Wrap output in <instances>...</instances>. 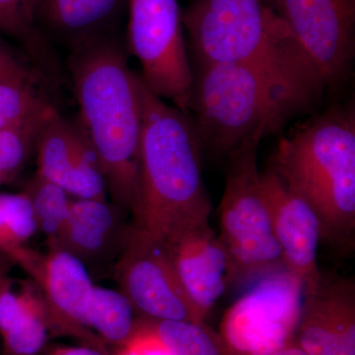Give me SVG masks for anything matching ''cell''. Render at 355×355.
<instances>
[{
  "label": "cell",
  "instance_id": "11",
  "mask_svg": "<svg viewBox=\"0 0 355 355\" xmlns=\"http://www.w3.org/2000/svg\"><path fill=\"white\" fill-rule=\"evenodd\" d=\"M328 86L349 76L355 53V0H268Z\"/></svg>",
  "mask_w": 355,
  "mask_h": 355
},
{
  "label": "cell",
  "instance_id": "15",
  "mask_svg": "<svg viewBox=\"0 0 355 355\" xmlns=\"http://www.w3.org/2000/svg\"><path fill=\"white\" fill-rule=\"evenodd\" d=\"M261 184L284 268L302 280L304 289L314 288L322 275L317 263L319 219L270 168L261 173Z\"/></svg>",
  "mask_w": 355,
  "mask_h": 355
},
{
  "label": "cell",
  "instance_id": "13",
  "mask_svg": "<svg viewBox=\"0 0 355 355\" xmlns=\"http://www.w3.org/2000/svg\"><path fill=\"white\" fill-rule=\"evenodd\" d=\"M293 342L308 355H355L354 282L322 275L304 289Z\"/></svg>",
  "mask_w": 355,
  "mask_h": 355
},
{
  "label": "cell",
  "instance_id": "29",
  "mask_svg": "<svg viewBox=\"0 0 355 355\" xmlns=\"http://www.w3.org/2000/svg\"><path fill=\"white\" fill-rule=\"evenodd\" d=\"M272 355H308L306 354L304 350L301 349L300 347L296 345L295 343L291 342L289 343L288 345H286V347H282L277 352H275V354Z\"/></svg>",
  "mask_w": 355,
  "mask_h": 355
},
{
  "label": "cell",
  "instance_id": "27",
  "mask_svg": "<svg viewBox=\"0 0 355 355\" xmlns=\"http://www.w3.org/2000/svg\"><path fill=\"white\" fill-rule=\"evenodd\" d=\"M0 81L34 83L33 76L0 39Z\"/></svg>",
  "mask_w": 355,
  "mask_h": 355
},
{
  "label": "cell",
  "instance_id": "17",
  "mask_svg": "<svg viewBox=\"0 0 355 355\" xmlns=\"http://www.w3.org/2000/svg\"><path fill=\"white\" fill-rule=\"evenodd\" d=\"M128 0H40L38 23L71 49L114 33Z\"/></svg>",
  "mask_w": 355,
  "mask_h": 355
},
{
  "label": "cell",
  "instance_id": "14",
  "mask_svg": "<svg viewBox=\"0 0 355 355\" xmlns=\"http://www.w3.org/2000/svg\"><path fill=\"white\" fill-rule=\"evenodd\" d=\"M161 241L184 291L205 319L228 287L234 286L223 243L209 222L182 229Z\"/></svg>",
  "mask_w": 355,
  "mask_h": 355
},
{
  "label": "cell",
  "instance_id": "25",
  "mask_svg": "<svg viewBox=\"0 0 355 355\" xmlns=\"http://www.w3.org/2000/svg\"><path fill=\"white\" fill-rule=\"evenodd\" d=\"M50 107L36 92L34 83L0 81V118L8 127L31 120Z\"/></svg>",
  "mask_w": 355,
  "mask_h": 355
},
{
  "label": "cell",
  "instance_id": "26",
  "mask_svg": "<svg viewBox=\"0 0 355 355\" xmlns=\"http://www.w3.org/2000/svg\"><path fill=\"white\" fill-rule=\"evenodd\" d=\"M114 355H170L153 338L150 333L142 328L137 319L135 333L125 345L119 347Z\"/></svg>",
  "mask_w": 355,
  "mask_h": 355
},
{
  "label": "cell",
  "instance_id": "32",
  "mask_svg": "<svg viewBox=\"0 0 355 355\" xmlns=\"http://www.w3.org/2000/svg\"><path fill=\"white\" fill-rule=\"evenodd\" d=\"M7 277H8V275H0V286H1L2 282H3V280L6 279Z\"/></svg>",
  "mask_w": 355,
  "mask_h": 355
},
{
  "label": "cell",
  "instance_id": "12",
  "mask_svg": "<svg viewBox=\"0 0 355 355\" xmlns=\"http://www.w3.org/2000/svg\"><path fill=\"white\" fill-rule=\"evenodd\" d=\"M37 172L73 198L107 200L108 182L101 161L79 123L51 108L36 142Z\"/></svg>",
  "mask_w": 355,
  "mask_h": 355
},
{
  "label": "cell",
  "instance_id": "2",
  "mask_svg": "<svg viewBox=\"0 0 355 355\" xmlns=\"http://www.w3.org/2000/svg\"><path fill=\"white\" fill-rule=\"evenodd\" d=\"M69 67L78 123L101 161L108 193L114 205L132 211L139 184L140 76L114 33L72 49Z\"/></svg>",
  "mask_w": 355,
  "mask_h": 355
},
{
  "label": "cell",
  "instance_id": "6",
  "mask_svg": "<svg viewBox=\"0 0 355 355\" xmlns=\"http://www.w3.org/2000/svg\"><path fill=\"white\" fill-rule=\"evenodd\" d=\"M182 20L198 69L240 64L295 40L266 0H195Z\"/></svg>",
  "mask_w": 355,
  "mask_h": 355
},
{
  "label": "cell",
  "instance_id": "30",
  "mask_svg": "<svg viewBox=\"0 0 355 355\" xmlns=\"http://www.w3.org/2000/svg\"><path fill=\"white\" fill-rule=\"evenodd\" d=\"M13 266H15V263L12 259L0 252V275H8Z\"/></svg>",
  "mask_w": 355,
  "mask_h": 355
},
{
  "label": "cell",
  "instance_id": "20",
  "mask_svg": "<svg viewBox=\"0 0 355 355\" xmlns=\"http://www.w3.org/2000/svg\"><path fill=\"white\" fill-rule=\"evenodd\" d=\"M40 0H0V35L17 40L40 64L51 65V55L38 23Z\"/></svg>",
  "mask_w": 355,
  "mask_h": 355
},
{
  "label": "cell",
  "instance_id": "18",
  "mask_svg": "<svg viewBox=\"0 0 355 355\" xmlns=\"http://www.w3.org/2000/svg\"><path fill=\"white\" fill-rule=\"evenodd\" d=\"M135 313L132 303L123 292L94 286L85 323L106 345L121 347L135 333L137 319Z\"/></svg>",
  "mask_w": 355,
  "mask_h": 355
},
{
  "label": "cell",
  "instance_id": "3",
  "mask_svg": "<svg viewBox=\"0 0 355 355\" xmlns=\"http://www.w3.org/2000/svg\"><path fill=\"white\" fill-rule=\"evenodd\" d=\"M140 96L139 184L132 225L165 240L209 222L211 205L203 183L202 147L189 114L151 92L141 77Z\"/></svg>",
  "mask_w": 355,
  "mask_h": 355
},
{
  "label": "cell",
  "instance_id": "9",
  "mask_svg": "<svg viewBox=\"0 0 355 355\" xmlns=\"http://www.w3.org/2000/svg\"><path fill=\"white\" fill-rule=\"evenodd\" d=\"M114 277L139 317L203 323L184 291L164 243L130 225Z\"/></svg>",
  "mask_w": 355,
  "mask_h": 355
},
{
  "label": "cell",
  "instance_id": "31",
  "mask_svg": "<svg viewBox=\"0 0 355 355\" xmlns=\"http://www.w3.org/2000/svg\"><path fill=\"white\" fill-rule=\"evenodd\" d=\"M10 128L8 127V125H6V123H4V121L2 120L1 118H0V130H4V128Z\"/></svg>",
  "mask_w": 355,
  "mask_h": 355
},
{
  "label": "cell",
  "instance_id": "1",
  "mask_svg": "<svg viewBox=\"0 0 355 355\" xmlns=\"http://www.w3.org/2000/svg\"><path fill=\"white\" fill-rule=\"evenodd\" d=\"M327 84L296 40L240 64L198 69L190 111L202 153L228 154L249 135H266L312 110Z\"/></svg>",
  "mask_w": 355,
  "mask_h": 355
},
{
  "label": "cell",
  "instance_id": "7",
  "mask_svg": "<svg viewBox=\"0 0 355 355\" xmlns=\"http://www.w3.org/2000/svg\"><path fill=\"white\" fill-rule=\"evenodd\" d=\"M128 44L142 81L161 99L189 114L193 87L178 0H128Z\"/></svg>",
  "mask_w": 355,
  "mask_h": 355
},
{
  "label": "cell",
  "instance_id": "16",
  "mask_svg": "<svg viewBox=\"0 0 355 355\" xmlns=\"http://www.w3.org/2000/svg\"><path fill=\"white\" fill-rule=\"evenodd\" d=\"M121 210L107 200L73 198L64 227L49 249L64 250L87 268L118 258L130 229Z\"/></svg>",
  "mask_w": 355,
  "mask_h": 355
},
{
  "label": "cell",
  "instance_id": "22",
  "mask_svg": "<svg viewBox=\"0 0 355 355\" xmlns=\"http://www.w3.org/2000/svg\"><path fill=\"white\" fill-rule=\"evenodd\" d=\"M51 108L21 125L0 130V188L10 184L24 169L36 148L40 130Z\"/></svg>",
  "mask_w": 355,
  "mask_h": 355
},
{
  "label": "cell",
  "instance_id": "4",
  "mask_svg": "<svg viewBox=\"0 0 355 355\" xmlns=\"http://www.w3.org/2000/svg\"><path fill=\"white\" fill-rule=\"evenodd\" d=\"M268 168L313 209L322 240L352 249L355 233V116L335 106L282 137Z\"/></svg>",
  "mask_w": 355,
  "mask_h": 355
},
{
  "label": "cell",
  "instance_id": "23",
  "mask_svg": "<svg viewBox=\"0 0 355 355\" xmlns=\"http://www.w3.org/2000/svg\"><path fill=\"white\" fill-rule=\"evenodd\" d=\"M37 232L34 210L25 193L0 191V252L9 257Z\"/></svg>",
  "mask_w": 355,
  "mask_h": 355
},
{
  "label": "cell",
  "instance_id": "19",
  "mask_svg": "<svg viewBox=\"0 0 355 355\" xmlns=\"http://www.w3.org/2000/svg\"><path fill=\"white\" fill-rule=\"evenodd\" d=\"M137 322L170 355H223L220 336L203 323L146 317Z\"/></svg>",
  "mask_w": 355,
  "mask_h": 355
},
{
  "label": "cell",
  "instance_id": "8",
  "mask_svg": "<svg viewBox=\"0 0 355 355\" xmlns=\"http://www.w3.org/2000/svg\"><path fill=\"white\" fill-rule=\"evenodd\" d=\"M303 295L302 280L288 270L257 279L224 315L223 355H272L293 342Z\"/></svg>",
  "mask_w": 355,
  "mask_h": 355
},
{
  "label": "cell",
  "instance_id": "24",
  "mask_svg": "<svg viewBox=\"0 0 355 355\" xmlns=\"http://www.w3.org/2000/svg\"><path fill=\"white\" fill-rule=\"evenodd\" d=\"M49 329L48 315L42 294L34 304L2 336L3 355H40L46 345Z\"/></svg>",
  "mask_w": 355,
  "mask_h": 355
},
{
  "label": "cell",
  "instance_id": "5",
  "mask_svg": "<svg viewBox=\"0 0 355 355\" xmlns=\"http://www.w3.org/2000/svg\"><path fill=\"white\" fill-rule=\"evenodd\" d=\"M265 137L261 130L249 135L227 156L218 236L232 263L234 284L286 270L258 168L259 146Z\"/></svg>",
  "mask_w": 355,
  "mask_h": 355
},
{
  "label": "cell",
  "instance_id": "10",
  "mask_svg": "<svg viewBox=\"0 0 355 355\" xmlns=\"http://www.w3.org/2000/svg\"><path fill=\"white\" fill-rule=\"evenodd\" d=\"M31 277L46 306L50 335L71 336L85 347L109 355L107 345L86 326V311L93 284L87 266L64 250L40 253L22 246L9 254Z\"/></svg>",
  "mask_w": 355,
  "mask_h": 355
},
{
  "label": "cell",
  "instance_id": "28",
  "mask_svg": "<svg viewBox=\"0 0 355 355\" xmlns=\"http://www.w3.org/2000/svg\"><path fill=\"white\" fill-rule=\"evenodd\" d=\"M48 355H106L89 347H55L49 350Z\"/></svg>",
  "mask_w": 355,
  "mask_h": 355
},
{
  "label": "cell",
  "instance_id": "21",
  "mask_svg": "<svg viewBox=\"0 0 355 355\" xmlns=\"http://www.w3.org/2000/svg\"><path fill=\"white\" fill-rule=\"evenodd\" d=\"M23 193L31 202L38 232L44 235L50 247L64 227L73 198L38 173L27 182Z\"/></svg>",
  "mask_w": 355,
  "mask_h": 355
}]
</instances>
